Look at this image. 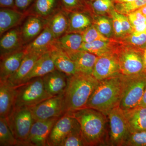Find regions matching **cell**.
Returning <instances> with one entry per match:
<instances>
[{
	"label": "cell",
	"mask_w": 146,
	"mask_h": 146,
	"mask_svg": "<svg viewBox=\"0 0 146 146\" xmlns=\"http://www.w3.org/2000/svg\"><path fill=\"white\" fill-rule=\"evenodd\" d=\"M78 121L86 146L108 145L107 116L89 108L71 112Z\"/></svg>",
	"instance_id": "6da1fadb"
},
{
	"label": "cell",
	"mask_w": 146,
	"mask_h": 146,
	"mask_svg": "<svg viewBox=\"0 0 146 146\" xmlns=\"http://www.w3.org/2000/svg\"><path fill=\"white\" fill-rule=\"evenodd\" d=\"M98 82L92 75L77 73L68 76L63 94L66 112L86 108L89 98Z\"/></svg>",
	"instance_id": "7a4b0ae2"
},
{
	"label": "cell",
	"mask_w": 146,
	"mask_h": 146,
	"mask_svg": "<svg viewBox=\"0 0 146 146\" xmlns=\"http://www.w3.org/2000/svg\"><path fill=\"white\" fill-rule=\"evenodd\" d=\"M121 75L99 81L86 104L106 115L111 110L119 106L121 98Z\"/></svg>",
	"instance_id": "3957f363"
},
{
	"label": "cell",
	"mask_w": 146,
	"mask_h": 146,
	"mask_svg": "<svg viewBox=\"0 0 146 146\" xmlns=\"http://www.w3.org/2000/svg\"><path fill=\"white\" fill-rule=\"evenodd\" d=\"M15 87L13 109L30 108L52 97L46 91L42 77L32 79Z\"/></svg>",
	"instance_id": "277c9868"
},
{
	"label": "cell",
	"mask_w": 146,
	"mask_h": 146,
	"mask_svg": "<svg viewBox=\"0 0 146 146\" xmlns=\"http://www.w3.org/2000/svg\"><path fill=\"white\" fill-rule=\"evenodd\" d=\"M122 90L119 107L124 110L138 106L146 87V74L133 76L121 75Z\"/></svg>",
	"instance_id": "5b68a950"
},
{
	"label": "cell",
	"mask_w": 146,
	"mask_h": 146,
	"mask_svg": "<svg viewBox=\"0 0 146 146\" xmlns=\"http://www.w3.org/2000/svg\"><path fill=\"white\" fill-rule=\"evenodd\" d=\"M144 50L119 42L115 53L117 57L121 74L133 76L143 72Z\"/></svg>",
	"instance_id": "8992f818"
},
{
	"label": "cell",
	"mask_w": 146,
	"mask_h": 146,
	"mask_svg": "<svg viewBox=\"0 0 146 146\" xmlns=\"http://www.w3.org/2000/svg\"><path fill=\"white\" fill-rule=\"evenodd\" d=\"M6 119L18 146H25L35 121L30 108L13 109Z\"/></svg>",
	"instance_id": "52a82bcc"
},
{
	"label": "cell",
	"mask_w": 146,
	"mask_h": 146,
	"mask_svg": "<svg viewBox=\"0 0 146 146\" xmlns=\"http://www.w3.org/2000/svg\"><path fill=\"white\" fill-rule=\"evenodd\" d=\"M110 131L108 145L123 146L130 133L124 110L119 106L108 113Z\"/></svg>",
	"instance_id": "ba28073f"
},
{
	"label": "cell",
	"mask_w": 146,
	"mask_h": 146,
	"mask_svg": "<svg viewBox=\"0 0 146 146\" xmlns=\"http://www.w3.org/2000/svg\"><path fill=\"white\" fill-rule=\"evenodd\" d=\"M80 129V125L77 120L71 112H66L58 118L53 126L47 140V146H59L70 133Z\"/></svg>",
	"instance_id": "9c48e42d"
},
{
	"label": "cell",
	"mask_w": 146,
	"mask_h": 146,
	"mask_svg": "<svg viewBox=\"0 0 146 146\" xmlns=\"http://www.w3.org/2000/svg\"><path fill=\"white\" fill-rule=\"evenodd\" d=\"M63 94L50 98L30 108L34 121L60 117L64 115L66 111Z\"/></svg>",
	"instance_id": "30bf717a"
},
{
	"label": "cell",
	"mask_w": 146,
	"mask_h": 146,
	"mask_svg": "<svg viewBox=\"0 0 146 146\" xmlns=\"http://www.w3.org/2000/svg\"><path fill=\"white\" fill-rule=\"evenodd\" d=\"M121 75L115 53L98 57L92 73L97 80L100 81Z\"/></svg>",
	"instance_id": "8fae6325"
},
{
	"label": "cell",
	"mask_w": 146,
	"mask_h": 146,
	"mask_svg": "<svg viewBox=\"0 0 146 146\" xmlns=\"http://www.w3.org/2000/svg\"><path fill=\"white\" fill-rule=\"evenodd\" d=\"M59 118L35 121L25 146H46L51 131Z\"/></svg>",
	"instance_id": "7c38bea8"
},
{
	"label": "cell",
	"mask_w": 146,
	"mask_h": 146,
	"mask_svg": "<svg viewBox=\"0 0 146 146\" xmlns=\"http://www.w3.org/2000/svg\"><path fill=\"white\" fill-rule=\"evenodd\" d=\"M0 40L1 58L23 49L24 44L21 27L11 29L1 36Z\"/></svg>",
	"instance_id": "4fadbf2b"
},
{
	"label": "cell",
	"mask_w": 146,
	"mask_h": 146,
	"mask_svg": "<svg viewBox=\"0 0 146 146\" xmlns=\"http://www.w3.org/2000/svg\"><path fill=\"white\" fill-rule=\"evenodd\" d=\"M49 51L56 70L64 73L68 76L77 73L75 65L68 54L54 43Z\"/></svg>",
	"instance_id": "5bb4252c"
},
{
	"label": "cell",
	"mask_w": 146,
	"mask_h": 146,
	"mask_svg": "<svg viewBox=\"0 0 146 146\" xmlns=\"http://www.w3.org/2000/svg\"><path fill=\"white\" fill-rule=\"evenodd\" d=\"M16 87L7 80H0V117L7 119L14 108Z\"/></svg>",
	"instance_id": "9a60e30c"
},
{
	"label": "cell",
	"mask_w": 146,
	"mask_h": 146,
	"mask_svg": "<svg viewBox=\"0 0 146 146\" xmlns=\"http://www.w3.org/2000/svg\"><path fill=\"white\" fill-rule=\"evenodd\" d=\"M68 77L57 70L43 76V83L47 93L52 97L63 94L67 86Z\"/></svg>",
	"instance_id": "2e32d148"
},
{
	"label": "cell",
	"mask_w": 146,
	"mask_h": 146,
	"mask_svg": "<svg viewBox=\"0 0 146 146\" xmlns=\"http://www.w3.org/2000/svg\"><path fill=\"white\" fill-rule=\"evenodd\" d=\"M47 20L38 16L30 15L21 27L22 38L25 46L39 35L45 28Z\"/></svg>",
	"instance_id": "e0dca14e"
},
{
	"label": "cell",
	"mask_w": 146,
	"mask_h": 146,
	"mask_svg": "<svg viewBox=\"0 0 146 146\" xmlns=\"http://www.w3.org/2000/svg\"><path fill=\"white\" fill-rule=\"evenodd\" d=\"M25 55L23 48L1 58L0 80H7L16 72Z\"/></svg>",
	"instance_id": "ac0fdd59"
},
{
	"label": "cell",
	"mask_w": 146,
	"mask_h": 146,
	"mask_svg": "<svg viewBox=\"0 0 146 146\" xmlns=\"http://www.w3.org/2000/svg\"><path fill=\"white\" fill-rule=\"evenodd\" d=\"M52 33L46 25L41 33L30 43L25 46L26 54L34 52L43 54L49 51L56 40Z\"/></svg>",
	"instance_id": "d6986e66"
},
{
	"label": "cell",
	"mask_w": 146,
	"mask_h": 146,
	"mask_svg": "<svg viewBox=\"0 0 146 146\" xmlns=\"http://www.w3.org/2000/svg\"><path fill=\"white\" fill-rule=\"evenodd\" d=\"M69 27L67 33H83L93 25V13L90 11L68 12Z\"/></svg>",
	"instance_id": "ffe728a7"
},
{
	"label": "cell",
	"mask_w": 146,
	"mask_h": 146,
	"mask_svg": "<svg viewBox=\"0 0 146 146\" xmlns=\"http://www.w3.org/2000/svg\"><path fill=\"white\" fill-rule=\"evenodd\" d=\"M67 53L74 63L77 73L92 75L98 56L80 50Z\"/></svg>",
	"instance_id": "44dd1931"
},
{
	"label": "cell",
	"mask_w": 146,
	"mask_h": 146,
	"mask_svg": "<svg viewBox=\"0 0 146 146\" xmlns=\"http://www.w3.org/2000/svg\"><path fill=\"white\" fill-rule=\"evenodd\" d=\"M69 23L68 12L61 7L47 19L46 25L56 39L67 33Z\"/></svg>",
	"instance_id": "7402d4cb"
},
{
	"label": "cell",
	"mask_w": 146,
	"mask_h": 146,
	"mask_svg": "<svg viewBox=\"0 0 146 146\" xmlns=\"http://www.w3.org/2000/svg\"><path fill=\"white\" fill-rule=\"evenodd\" d=\"M27 13H23L15 9L1 8L0 10V35L19 25Z\"/></svg>",
	"instance_id": "603a6c76"
},
{
	"label": "cell",
	"mask_w": 146,
	"mask_h": 146,
	"mask_svg": "<svg viewBox=\"0 0 146 146\" xmlns=\"http://www.w3.org/2000/svg\"><path fill=\"white\" fill-rule=\"evenodd\" d=\"M124 112L130 132L146 131V106H137Z\"/></svg>",
	"instance_id": "cb8c5ba5"
},
{
	"label": "cell",
	"mask_w": 146,
	"mask_h": 146,
	"mask_svg": "<svg viewBox=\"0 0 146 146\" xmlns=\"http://www.w3.org/2000/svg\"><path fill=\"white\" fill-rule=\"evenodd\" d=\"M42 54L34 52L26 54L18 70L8 78L7 81L15 87L21 84L36 60Z\"/></svg>",
	"instance_id": "d4e9b609"
},
{
	"label": "cell",
	"mask_w": 146,
	"mask_h": 146,
	"mask_svg": "<svg viewBox=\"0 0 146 146\" xmlns=\"http://www.w3.org/2000/svg\"><path fill=\"white\" fill-rule=\"evenodd\" d=\"M56 70L49 51L43 54L36 60L31 71L26 77L22 84L25 83L32 79L43 77Z\"/></svg>",
	"instance_id": "484cf974"
},
{
	"label": "cell",
	"mask_w": 146,
	"mask_h": 146,
	"mask_svg": "<svg viewBox=\"0 0 146 146\" xmlns=\"http://www.w3.org/2000/svg\"><path fill=\"white\" fill-rule=\"evenodd\" d=\"M61 7L60 0H35L27 13L47 20Z\"/></svg>",
	"instance_id": "4316f807"
},
{
	"label": "cell",
	"mask_w": 146,
	"mask_h": 146,
	"mask_svg": "<svg viewBox=\"0 0 146 146\" xmlns=\"http://www.w3.org/2000/svg\"><path fill=\"white\" fill-rule=\"evenodd\" d=\"M119 42L112 38L109 41H97L91 43H82L80 50L96 55L98 57L115 53Z\"/></svg>",
	"instance_id": "83f0119b"
},
{
	"label": "cell",
	"mask_w": 146,
	"mask_h": 146,
	"mask_svg": "<svg viewBox=\"0 0 146 146\" xmlns=\"http://www.w3.org/2000/svg\"><path fill=\"white\" fill-rule=\"evenodd\" d=\"M83 43L82 35L78 33H66L56 39L54 44L66 52L80 50Z\"/></svg>",
	"instance_id": "f1b7e54d"
},
{
	"label": "cell",
	"mask_w": 146,
	"mask_h": 146,
	"mask_svg": "<svg viewBox=\"0 0 146 146\" xmlns=\"http://www.w3.org/2000/svg\"><path fill=\"white\" fill-rule=\"evenodd\" d=\"M93 25L104 36L109 38H114L113 23L112 18L108 15H94Z\"/></svg>",
	"instance_id": "f546056e"
},
{
	"label": "cell",
	"mask_w": 146,
	"mask_h": 146,
	"mask_svg": "<svg viewBox=\"0 0 146 146\" xmlns=\"http://www.w3.org/2000/svg\"><path fill=\"white\" fill-rule=\"evenodd\" d=\"M88 3L94 15L109 16L110 12L115 9L113 0H91Z\"/></svg>",
	"instance_id": "4dcf8cb0"
},
{
	"label": "cell",
	"mask_w": 146,
	"mask_h": 146,
	"mask_svg": "<svg viewBox=\"0 0 146 146\" xmlns=\"http://www.w3.org/2000/svg\"><path fill=\"white\" fill-rule=\"evenodd\" d=\"M121 44L130 45L144 50L146 47V33L132 31L119 39H115Z\"/></svg>",
	"instance_id": "1f68e13d"
},
{
	"label": "cell",
	"mask_w": 146,
	"mask_h": 146,
	"mask_svg": "<svg viewBox=\"0 0 146 146\" xmlns=\"http://www.w3.org/2000/svg\"><path fill=\"white\" fill-rule=\"evenodd\" d=\"M0 146H18V141L11 130L6 119L0 117Z\"/></svg>",
	"instance_id": "d6a6232c"
},
{
	"label": "cell",
	"mask_w": 146,
	"mask_h": 146,
	"mask_svg": "<svg viewBox=\"0 0 146 146\" xmlns=\"http://www.w3.org/2000/svg\"><path fill=\"white\" fill-rule=\"evenodd\" d=\"M146 4V0H133L129 2L115 4V10L120 14L127 15L139 10Z\"/></svg>",
	"instance_id": "836d02e7"
},
{
	"label": "cell",
	"mask_w": 146,
	"mask_h": 146,
	"mask_svg": "<svg viewBox=\"0 0 146 146\" xmlns=\"http://www.w3.org/2000/svg\"><path fill=\"white\" fill-rule=\"evenodd\" d=\"M60 1L62 8L68 12L91 11L88 3L85 0H60Z\"/></svg>",
	"instance_id": "e575fe53"
},
{
	"label": "cell",
	"mask_w": 146,
	"mask_h": 146,
	"mask_svg": "<svg viewBox=\"0 0 146 146\" xmlns=\"http://www.w3.org/2000/svg\"><path fill=\"white\" fill-rule=\"evenodd\" d=\"M82 35L84 43H89L97 41H109L110 39L102 35L93 25Z\"/></svg>",
	"instance_id": "d590c367"
},
{
	"label": "cell",
	"mask_w": 146,
	"mask_h": 146,
	"mask_svg": "<svg viewBox=\"0 0 146 146\" xmlns=\"http://www.w3.org/2000/svg\"><path fill=\"white\" fill-rule=\"evenodd\" d=\"M86 146L82 135L81 129L75 131L64 139L59 146Z\"/></svg>",
	"instance_id": "8d00e7d4"
},
{
	"label": "cell",
	"mask_w": 146,
	"mask_h": 146,
	"mask_svg": "<svg viewBox=\"0 0 146 146\" xmlns=\"http://www.w3.org/2000/svg\"><path fill=\"white\" fill-rule=\"evenodd\" d=\"M123 146H146V131L130 132Z\"/></svg>",
	"instance_id": "74e56055"
},
{
	"label": "cell",
	"mask_w": 146,
	"mask_h": 146,
	"mask_svg": "<svg viewBox=\"0 0 146 146\" xmlns=\"http://www.w3.org/2000/svg\"><path fill=\"white\" fill-rule=\"evenodd\" d=\"M111 16L113 23L114 37L113 39H119L123 37V34L121 23L119 17V13L115 9L110 13L109 16Z\"/></svg>",
	"instance_id": "f35d334b"
},
{
	"label": "cell",
	"mask_w": 146,
	"mask_h": 146,
	"mask_svg": "<svg viewBox=\"0 0 146 146\" xmlns=\"http://www.w3.org/2000/svg\"><path fill=\"white\" fill-rule=\"evenodd\" d=\"M126 16L132 27L146 23V17L139 10L132 12Z\"/></svg>",
	"instance_id": "ab89813d"
},
{
	"label": "cell",
	"mask_w": 146,
	"mask_h": 146,
	"mask_svg": "<svg viewBox=\"0 0 146 146\" xmlns=\"http://www.w3.org/2000/svg\"><path fill=\"white\" fill-rule=\"evenodd\" d=\"M35 1V0H14V9L23 13H27L28 9L31 7Z\"/></svg>",
	"instance_id": "60d3db41"
},
{
	"label": "cell",
	"mask_w": 146,
	"mask_h": 146,
	"mask_svg": "<svg viewBox=\"0 0 146 146\" xmlns=\"http://www.w3.org/2000/svg\"><path fill=\"white\" fill-rule=\"evenodd\" d=\"M119 17L121 23L123 37L132 31V27L126 15L119 13Z\"/></svg>",
	"instance_id": "b9f144b4"
},
{
	"label": "cell",
	"mask_w": 146,
	"mask_h": 146,
	"mask_svg": "<svg viewBox=\"0 0 146 146\" xmlns=\"http://www.w3.org/2000/svg\"><path fill=\"white\" fill-rule=\"evenodd\" d=\"M1 8L14 9V0H0Z\"/></svg>",
	"instance_id": "7bdbcfd3"
},
{
	"label": "cell",
	"mask_w": 146,
	"mask_h": 146,
	"mask_svg": "<svg viewBox=\"0 0 146 146\" xmlns=\"http://www.w3.org/2000/svg\"><path fill=\"white\" fill-rule=\"evenodd\" d=\"M138 106H146V87L143 95Z\"/></svg>",
	"instance_id": "ee69618b"
},
{
	"label": "cell",
	"mask_w": 146,
	"mask_h": 146,
	"mask_svg": "<svg viewBox=\"0 0 146 146\" xmlns=\"http://www.w3.org/2000/svg\"><path fill=\"white\" fill-rule=\"evenodd\" d=\"M143 59V72L146 74V47L144 49Z\"/></svg>",
	"instance_id": "f6af8a7d"
},
{
	"label": "cell",
	"mask_w": 146,
	"mask_h": 146,
	"mask_svg": "<svg viewBox=\"0 0 146 146\" xmlns=\"http://www.w3.org/2000/svg\"><path fill=\"white\" fill-rule=\"evenodd\" d=\"M113 1H114L115 4H117L129 2L133 0H113Z\"/></svg>",
	"instance_id": "bcb514c9"
},
{
	"label": "cell",
	"mask_w": 146,
	"mask_h": 146,
	"mask_svg": "<svg viewBox=\"0 0 146 146\" xmlns=\"http://www.w3.org/2000/svg\"><path fill=\"white\" fill-rule=\"evenodd\" d=\"M142 14L146 17V4L139 9Z\"/></svg>",
	"instance_id": "7dc6e473"
},
{
	"label": "cell",
	"mask_w": 146,
	"mask_h": 146,
	"mask_svg": "<svg viewBox=\"0 0 146 146\" xmlns=\"http://www.w3.org/2000/svg\"><path fill=\"white\" fill-rule=\"evenodd\" d=\"M85 1H86L88 2V1H91V0H85Z\"/></svg>",
	"instance_id": "c3c4849f"
}]
</instances>
